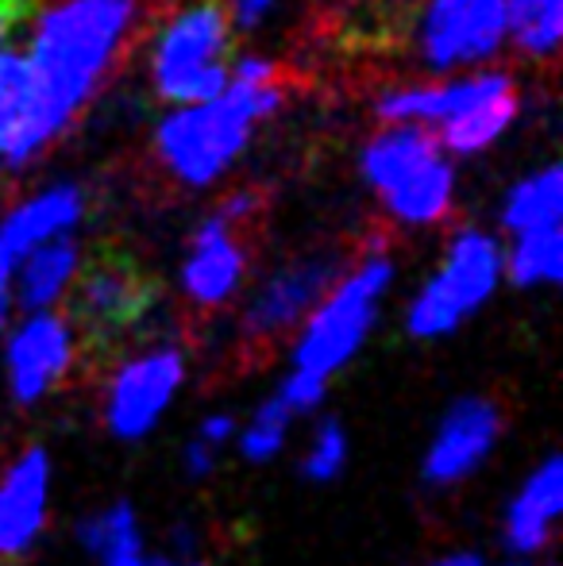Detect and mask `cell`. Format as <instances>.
I'll return each mask as SVG.
<instances>
[{
	"label": "cell",
	"mask_w": 563,
	"mask_h": 566,
	"mask_svg": "<svg viewBox=\"0 0 563 566\" xmlns=\"http://www.w3.org/2000/svg\"><path fill=\"white\" fill-rule=\"evenodd\" d=\"M12 266H15V259L8 254V247L0 243V328H4L8 308H12Z\"/></svg>",
	"instance_id": "f1b7e54d"
},
{
	"label": "cell",
	"mask_w": 563,
	"mask_h": 566,
	"mask_svg": "<svg viewBox=\"0 0 563 566\" xmlns=\"http://www.w3.org/2000/svg\"><path fill=\"white\" fill-rule=\"evenodd\" d=\"M347 432L340 420H321V424L313 428V436H309V448L301 454V474L309 478V482H332V478H340V470L347 467Z\"/></svg>",
	"instance_id": "484cf974"
},
{
	"label": "cell",
	"mask_w": 563,
	"mask_h": 566,
	"mask_svg": "<svg viewBox=\"0 0 563 566\" xmlns=\"http://www.w3.org/2000/svg\"><path fill=\"white\" fill-rule=\"evenodd\" d=\"M136 15V0H62L46 8L31 43V77L39 105L59 127L97 90Z\"/></svg>",
	"instance_id": "6da1fadb"
},
{
	"label": "cell",
	"mask_w": 563,
	"mask_h": 566,
	"mask_svg": "<svg viewBox=\"0 0 563 566\" xmlns=\"http://www.w3.org/2000/svg\"><path fill=\"white\" fill-rule=\"evenodd\" d=\"M502 270L513 285L536 290V285H560L563 277V235L560 228L521 231L510 259H502Z\"/></svg>",
	"instance_id": "603a6c76"
},
{
	"label": "cell",
	"mask_w": 563,
	"mask_h": 566,
	"mask_svg": "<svg viewBox=\"0 0 563 566\" xmlns=\"http://www.w3.org/2000/svg\"><path fill=\"white\" fill-rule=\"evenodd\" d=\"M70 290H74V321L70 324L82 328L90 339L121 336L124 328H132V321H139L143 305H147V285H143L136 262L121 259V254H105L77 270Z\"/></svg>",
	"instance_id": "8fae6325"
},
{
	"label": "cell",
	"mask_w": 563,
	"mask_h": 566,
	"mask_svg": "<svg viewBox=\"0 0 563 566\" xmlns=\"http://www.w3.org/2000/svg\"><path fill=\"white\" fill-rule=\"evenodd\" d=\"M232 217L217 212L201 224L189 247V259L181 266V290L197 308H220L236 297L243 274H248V247L240 239Z\"/></svg>",
	"instance_id": "5bb4252c"
},
{
	"label": "cell",
	"mask_w": 563,
	"mask_h": 566,
	"mask_svg": "<svg viewBox=\"0 0 563 566\" xmlns=\"http://www.w3.org/2000/svg\"><path fill=\"white\" fill-rule=\"evenodd\" d=\"M51 454L28 448L0 474V563L31 552L51 513Z\"/></svg>",
	"instance_id": "7c38bea8"
},
{
	"label": "cell",
	"mask_w": 563,
	"mask_h": 566,
	"mask_svg": "<svg viewBox=\"0 0 563 566\" xmlns=\"http://www.w3.org/2000/svg\"><path fill=\"white\" fill-rule=\"evenodd\" d=\"M0 566H12V563H0Z\"/></svg>",
	"instance_id": "e575fe53"
},
{
	"label": "cell",
	"mask_w": 563,
	"mask_h": 566,
	"mask_svg": "<svg viewBox=\"0 0 563 566\" xmlns=\"http://www.w3.org/2000/svg\"><path fill=\"white\" fill-rule=\"evenodd\" d=\"M563 513V459L549 454L529 470L521 490L510 497L502 521V539L510 559H541L549 555L556 521Z\"/></svg>",
	"instance_id": "9a60e30c"
},
{
	"label": "cell",
	"mask_w": 563,
	"mask_h": 566,
	"mask_svg": "<svg viewBox=\"0 0 563 566\" xmlns=\"http://www.w3.org/2000/svg\"><path fill=\"white\" fill-rule=\"evenodd\" d=\"M498 436H502V409L490 397H459L436 424L428 440L421 478L436 490L459 485L490 459Z\"/></svg>",
	"instance_id": "30bf717a"
},
{
	"label": "cell",
	"mask_w": 563,
	"mask_h": 566,
	"mask_svg": "<svg viewBox=\"0 0 563 566\" xmlns=\"http://www.w3.org/2000/svg\"><path fill=\"white\" fill-rule=\"evenodd\" d=\"M502 277V247L482 231H459L448 247V259L421 285L406 313L414 339H444L490 301Z\"/></svg>",
	"instance_id": "5b68a950"
},
{
	"label": "cell",
	"mask_w": 563,
	"mask_h": 566,
	"mask_svg": "<svg viewBox=\"0 0 563 566\" xmlns=\"http://www.w3.org/2000/svg\"><path fill=\"white\" fill-rule=\"evenodd\" d=\"M82 270V251L66 235L20 254L12 266V297L23 305V313H46L54 308L66 290L74 285Z\"/></svg>",
	"instance_id": "ac0fdd59"
},
{
	"label": "cell",
	"mask_w": 563,
	"mask_h": 566,
	"mask_svg": "<svg viewBox=\"0 0 563 566\" xmlns=\"http://www.w3.org/2000/svg\"><path fill=\"white\" fill-rule=\"evenodd\" d=\"M85 201L74 186H59L46 189V193L23 201L20 209L8 212V220L0 224V243L8 247L12 259L35 251V247L51 243V239L70 235L77 224H82Z\"/></svg>",
	"instance_id": "e0dca14e"
},
{
	"label": "cell",
	"mask_w": 563,
	"mask_h": 566,
	"mask_svg": "<svg viewBox=\"0 0 563 566\" xmlns=\"http://www.w3.org/2000/svg\"><path fill=\"white\" fill-rule=\"evenodd\" d=\"M59 132L62 127L39 105L31 62L15 51H0V166H23Z\"/></svg>",
	"instance_id": "2e32d148"
},
{
	"label": "cell",
	"mask_w": 563,
	"mask_h": 566,
	"mask_svg": "<svg viewBox=\"0 0 563 566\" xmlns=\"http://www.w3.org/2000/svg\"><path fill=\"white\" fill-rule=\"evenodd\" d=\"M181 381H186V355L178 347L158 343L143 355L124 358L105 394V428L128 443L150 436L174 405Z\"/></svg>",
	"instance_id": "52a82bcc"
},
{
	"label": "cell",
	"mask_w": 563,
	"mask_h": 566,
	"mask_svg": "<svg viewBox=\"0 0 563 566\" xmlns=\"http://www.w3.org/2000/svg\"><path fill=\"white\" fill-rule=\"evenodd\" d=\"M74 324L62 313L46 308V313H28L15 332L8 336L4 347V374H8V394L15 405H35L43 401L51 389L62 386V378L74 366L77 336Z\"/></svg>",
	"instance_id": "ba28073f"
},
{
	"label": "cell",
	"mask_w": 563,
	"mask_h": 566,
	"mask_svg": "<svg viewBox=\"0 0 563 566\" xmlns=\"http://www.w3.org/2000/svg\"><path fill=\"white\" fill-rule=\"evenodd\" d=\"M228 51V15L220 4H194L170 20L155 59L158 93L170 101H212L225 93L228 74L220 54Z\"/></svg>",
	"instance_id": "8992f818"
},
{
	"label": "cell",
	"mask_w": 563,
	"mask_h": 566,
	"mask_svg": "<svg viewBox=\"0 0 563 566\" xmlns=\"http://www.w3.org/2000/svg\"><path fill=\"white\" fill-rule=\"evenodd\" d=\"M293 420L298 417L285 409L279 397H271V401L259 405L256 417L243 424V432H236V443H240L243 459L248 462H271L274 454L285 448V440H290Z\"/></svg>",
	"instance_id": "d4e9b609"
},
{
	"label": "cell",
	"mask_w": 563,
	"mask_h": 566,
	"mask_svg": "<svg viewBox=\"0 0 563 566\" xmlns=\"http://www.w3.org/2000/svg\"><path fill=\"white\" fill-rule=\"evenodd\" d=\"M428 566H487V559L475 555V552H456V555H444V559H436Z\"/></svg>",
	"instance_id": "1f68e13d"
},
{
	"label": "cell",
	"mask_w": 563,
	"mask_h": 566,
	"mask_svg": "<svg viewBox=\"0 0 563 566\" xmlns=\"http://www.w3.org/2000/svg\"><path fill=\"white\" fill-rule=\"evenodd\" d=\"M513 90V82L505 74H482L459 85H432V90H406L390 93L378 101V116L386 119H448L456 113H467L479 101L498 97V93Z\"/></svg>",
	"instance_id": "d6986e66"
},
{
	"label": "cell",
	"mask_w": 563,
	"mask_h": 566,
	"mask_svg": "<svg viewBox=\"0 0 563 566\" xmlns=\"http://www.w3.org/2000/svg\"><path fill=\"white\" fill-rule=\"evenodd\" d=\"M344 270H340L336 254H309V259H298L290 266L274 270L259 285L256 297H251L248 313H243V339L267 347V343H279L282 336H290L293 328H301L309 308L324 297V290Z\"/></svg>",
	"instance_id": "9c48e42d"
},
{
	"label": "cell",
	"mask_w": 563,
	"mask_h": 566,
	"mask_svg": "<svg viewBox=\"0 0 563 566\" xmlns=\"http://www.w3.org/2000/svg\"><path fill=\"white\" fill-rule=\"evenodd\" d=\"M502 0H432L425 15V54L440 70L479 62L502 43Z\"/></svg>",
	"instance_id": "4fadbf2b"
},
{
	"label": "cell",
	"mask_w": 563,
	"mask_h": 566,
	"mask_svg": "<svg viewBox=\"0 0 563 566\" xmlns=\"http://www.w3.org/2000/svg\"><path fill=\"white\" fill-rule=\"evenodd\" d=\"M560 212H563V174L560 166H549V170L525 178L505 201V228L513 235L521 231H536V228H560Z\"/></svg>",
	"instance_id": "7402d4cb"
},
{
	"label": "cell",
	"mask_w": 563,
	"mask_h": 566,
	"mask_svg": "<svg viewBox=\"0 0 563 566\" xmlns=\"http://www.w3.org/2000/svg\"><path fill=\"white\" fill-rule=\"evenodd\" d=\"M510 566H552L549 555H541V559H510Z\"/></svg>",
	"instance_id": "836d02e7"
},
{
	"label": "cell",
	"mask_w": 563,
	"mask_h": 566,
	"mask_svg": "<svg viewBox=\"0 0 563 566\" xmlns=\"http://www.w3.org/2000/svg\"><path fill=\"white\" fill-rule=\"evenodd\" d=\"M228 443H236V420L225 417V412H217V417H205L201 424H197V432L189 436L186 443V474L189 478H209L212 470H217L220 454H225Z\"/></svg>",
	"instance_id": "4316f807"
},
{
	"label": "cell",
	"mask_w": 563,
	"mask_h": 566,
	"mask_svg": "<svg viewBox=\"0 0 563 566\" xmlns=\"http://www.w3.org/2000/svg\"><path fill=\"white\" fill-rule=\"evenodd\" d=\"M390 282L394 262L378 247L363 254L352 270H344L301 321L298 343H293V370L332 381V374H340L363 350Z\"/></svg>",
	"instance_id": "7a4b0ae2"
},
{
	"label": "cell",
	"mask_w": 563,
	"mask_h": 566,
	"mask_svg": "<svg viewBox=\"0 0 563 566\" xmlns=\"http://www.w3.org/2000/svg\"><path fill=\"white\" fill-rule=\"evenodd\" d=\"M363 174L402 224H436L451 205V166L417 124L378 135L363 155Z\"/></svg>",
	"instance_id": "277c9868"
},
{
	"label": "cell",
	"mask_w": 563,
	"mask_h": 566,
	"mask_svg": "<svg viewBox=\"0 0 563 566\" xmlns=\"http://www.w3.org/2000/svg\"><path fill=\"white\" fill-rule=\"evenodd\" d=\"M85 552L97 559V566H147V547H143L139 516L128 501H116L108 509H97L93 516H85L82 528Z\"/></svg>",
	"instance_id": "ffe728a7"
},
{
	"label": "cell",
	"mask_w": 563,
	"mask_h": 566,
	"mask_svg": "<svg viewBox=\"0 0 563 566\" xmlns=\"http://www.w3.org/2000/svg\"><path fill=\"white\" fill-rule=\"evenodd\" d=\"M505 28L521 39V46L533 54H549L560 43L563 0H502Z\"/></svg>",
	"instance_id": "cb8c5ba5"
},
{
	"label": "cell",
	"mask_w": 563,
	"mask_h": 566,
	"mask_svg": "<svg viewBox=\"0 0 563 566\" xmlns=\"http://www.w3.org/2000/svg\"><path fill=\"white\" fill-rule=\"evenodd\" d=\"M324 394H329V381L313 378V374H301V370H290L282 381V389L274 397L293 412V417H305V412H316L324 405Z\"/></svg>",
	"instance_id": "83f0119b"
},
{
	"label": "cell",
	"mask_w": 563,
	"mask_h": 566,
	"mask_svg": "<svg viewBox=\"0 0 563 566\" xmlns=\"http://www.w3.org/2000/svg\"><path fill=\"white\" fill-rule=\"evenodd\" d=\"M147 566H201V563H194V559H170V555H166V559H147Z\"/></svg>",
	"instance_id": "d6a6232c"
},
{
	"label": "cell",
	"mask_w": 563,
	"mask_h": 566,
	"mask_svg": "<svg viewBox=\"0 0 563 566\" xmlns=\"http://www.w3.org/2000/svg\"><path fill=\"white\" fill-rule=\"evenodd\" d=\"M274 105H279V90L236 77V85H225L220 97L163 119V127H158L163 163L186 186H209L243 150L251 119L271 113Z\"/></svg>",
	"instance_id": "3957f363"
},
{
	"label": "cell",
	"mask_w": 563,
	"mask_h": 566,
	"mask_svg": "<svg viewBox=\"0 0 563 566\" xmlns=\"http://www.w3.org/2000/svg\"><path fill=\"white\" fill-rule=\"evenodd\" d=\"M513 116H518V93L505 90V93H498V97L479 101V105L467 108V113L440 119V139H444V147L456 150V155H475V150H482L487 143H494L498 135L510 127Z\"/></svg>",
	"instance_id": "44dd1931"
},
{
	"label": "cell",
	"mask_w": 563,
	"mask_h": 566,
	"mask_svg": "<svg viewBox=\"0 0 563 566\" xmlns=\"http://www.w3.org/2000/svg\"><path fill=\"white\" fill-rule=\"evenodd\" d=\"M267 8H271V0H236V20H240L243 28H251Z\"/></svg>",
	"instance_id": "4dcf8cb0"
},
{
	"label": "cell",
	"mask_w": 563,
	"mask_h": 566,
	"mask_svg": "<svg viewBox=\"0 0 563 566\" xmlns=\"http://www.w3.org/2000/svg\"><path fill=\"white\" fill-rule=\"evenodd\" d=\"M28 8H31V0H0V39L28 15Z\"/></svg>",
	"instance_id": "f546056e"
}]
</instances>
